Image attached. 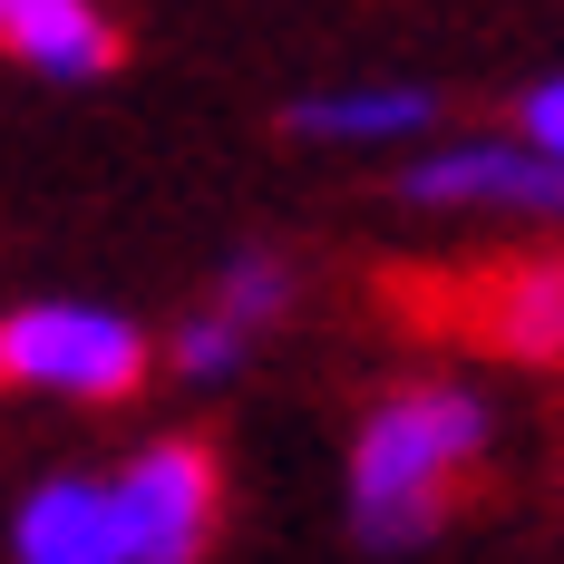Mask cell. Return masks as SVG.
I'll use <instances>...</instances> for the list:
<instances>
[{
	"instance_id": "277c9868",
	"label": "cell",
	"mask_w": 564,
	"mask_h": 564,
	"mask_svg": "<svg viewBox=\"0 0 564 564\" xmlns=\"http://www.w3.org/2000/svg\"><path fill=\"white\" fill-rule=\"evenodd\" d=\"M0 380L30 390H68V399H127L147 380V340L117 312H78V302H40L0 322Z\"/></svg>"
},
{
	"instance_id": "8992f818",
	"label": "cell",
	"mask_w": 564,
	"mask_h": 564,
	"mask_svg": "<svg viewBox=\"0 0 564 564\" xmlns=\"http://www.w3.org/2000/svg\"><path fill=\"white\" fill-rule=\"evenodd\" d=\"M10 555L20 564H117V516L98 477H50L30 487V507L10 525Z\"/></svg>"
},
{
	"instance_id": "ba28073f",
	"label": "cell",
	"mask_w": 564,
	"mask_h": 564,
	"mask_svg": "<svg viewBox=\"0 0 564 564\" xmlns=\"http://www.w3.org/2000/svg\"><path fill=\"white\" fill-rule=\"evenodd\" d=\"M302 137H399V127H429V98L419 88H370V98H312L292 108Z\"/></svg>"
},
{
	"instance_id": "6da1fadb",
	"label": "cell",
	"mask_w": 564,
	"mask_h": 564,
	"mask_svg": "<svg viewBox=\"0 0 564 564\" xmlns=\"http://www.w3.org/2000/svg\"><path fill=\"white\" fill-rule=\"evenodd\" d=\"M487 457V409L467 390H390L360 419L350 448V525L360 545H419L438 535V516L457 507V487Z\"/></svg>"
},
{
	"instance_id": "3957f363",
	"label": "cell",
	"mask_w": 564,
	"mask_h": 564,
	"mask_svg": "<svg viewBox=\"0 0 564 564\" xmlns=\"http://www.w3.org/2000/svg\"><path fill=\"white\" fill-rule=\"evenodd\" d=\"M108 516H117V564H195L215 545V516H225L215 448L156 438L147 457H127V477L108 487Z\"/></svg>"
},
{
	"instance_id": "8fae6325",
	"label": "cell",
	"mask_w": 564,
	"mask_h": 564,
	"mask_svg": "<svg viewBox=\"0 0 564 564\" xmlns=\"http://www.w3.org/2000/svg\"><path fill=\"white\" fill-rule=\"evenodd\" d=\"M525 147H535V156H555V166H564V78H555V88H535V98H525Z\"/></svg>"
},
{
	"instance_id": "9c48e42d",
	"label": "cell",
	"mask_w": 564,
	"mask_h": 564,
	"mask_svg": "<svg viewBox=\"0 0 564 564\" xmlns=\"http://www.w3.org/2000/svg\"><path fill=\"white\" fill-rule=\"evenodd\" d=\"M282 292H292V282H282V263H273V253H243V263L225 273V312H215V322L253 332V322H273V312H282Z\"/></svg>"
},
{
	"instance_id": "5b68a950",
	"label": "cell",
	"mask_w": 564,
	"mask_h": 564,
	"mask_svg": "<svg viewBox=\"0 0 564 564\" xmlns=\"http://www.w3.org/2000/svg\"><path fill=\"white\" fill-rule=\"evenodd\" d=\"M419 205H525V215H564V166L535 147H457L409 175Z\"/></svg>"
},
{
	"instance_id": "7a4b0ae2",
	"label": "cell",
	"mask_w": 564,
	"mask_h": 564,
	"mask_svg": "<svg viewBox=\"0 0 564 564\" xmlns=\"http://www.w3.org/2000/svg\"><path fill=\"white\" fill-rule=\"evenodd\" d=\"M399 302L438 332H467L477 350L507 360H564V263L555 253H516V263H477L448 282H399Z\"/></svg>"
},
{
	"instance_id": "52a82bcc",
	"label": "cell",
	"mask_w": 564,
	"mask_h": 564,
	"mask_svg": "<svg viewBox=\"0 0 564 564\" xmlns=\"http://www.w3.org/2000/svg\"><path fill=\"white\" fill-rule=\"evenodd\" d=\"M0 50L30 68H58V78H98V68H117V30L88 0H0Z\"/></svg>"
},
{
	"instance_id": "30bf717a",
	"label": "cell",
	"mask_w": 564,
	"mask_h": 564,
	"mask_svg": "<svg viewBox=\"0 0 564 564\" xmlns=\"http://www.w3.org/2000/svg\"><path fill=\"white\" fill-rule=\"evenodd\" d=\"M234 360H243V332H234V322H215V312L175 332V370H185V380H225Z\"/></svg>"
}]
</instances>
